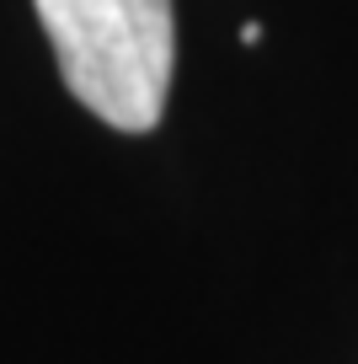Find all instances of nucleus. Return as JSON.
Instances as JSON below:
<instances>
[{"instance_id":"1","label":"nucleus","mask_w":358,"mask_h":364,"mask_svg":"<svg viewBox=\"0 0 358 364\" xmlns=\"http://www.w3.org/2000/svg\"><path fill=\"white\" fill-rule=\"evenodd\" d=\"M59 75L102 124L145 134L166 113L177 22L171 0H33Z\"/></svg>"}]
</instances>
